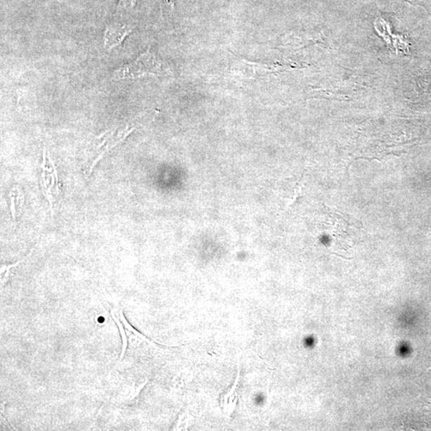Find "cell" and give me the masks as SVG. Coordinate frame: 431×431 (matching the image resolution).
Returning a JSON list of instances; mask_svg holds the SVG:
<instances>
[{
    "label": "cell",
    "mask_w": 431,
    "mask_h": 431,
    "mask_svg": "<svg viewBox=\"0 0 431 431\" xmlns=\"http://www.w3.org/2000/svg\"><path fill=\"white\" fill-rule=\"evenodd\" d=\"M169 75V67L150 46L133 62L114 70L111 78L115 80L135 79L146 76L160 77Z\"/></svg>",
    "instance_id": "obj_1"
},
{
    "label": "cell",
    "mask_w": 431,
    "mask_h": 431,
    "mask_svg": "<svg viewBox=\"0 0 431 431\" xmlns=\"http://www.w3.org/2000/svg\"><path fill=\"white\" fill-rule=\"evenodd\" d=\"M135 26L127 16L114 15L113 19L106 25L103 34V44L108 51L121 46L134 30Z\"/></svg>",
    "instance_id": "obj_2"
},
{
    "label": "cell",
    "mask_w": 431,
    "mask_h": 431,
    "mask_svg": "<svg viewBox=\"0 0 431 431\" xmlns=\"http://www.w3.org/2000/svg\"><path fill=\"white\" fill-rule=\"evenodd\" d=\"M137 4L138 0H119L115 15L127 16L132 13Z\"/></svg>",
    "instance_id": "obj_3"
},
{
    "label": "cell",
    "mask_w": 431,
    "mask_h": 431,
    "mask_svg": "<svg viewBox=\"0 0 431 431\" xmlns=\"http://www.w3.org/2000/svg\"><path fill=\"white\" fill-rule=\"evenodd\" d=\"M161 1L164 8L172 13L175 8L174 0H161Z\"/></svg>",
    "instance_id": "obj_4"
},
{
    "label": "cell",
    "mask_w": 431,
    "mask_h": 431,
    "mask_svg": "<svg viewBox=\"0 0 431 431\" xmlns=\"http://www.w3.org/2000/svg\"><path fill=\"white\" fill-rule=\"evenodd\" d=\"M11 216H13V220L15 221V198L11 197Z\"/></svg>",
    "instance_id": "obj_5"
},
{
    "label": "cell",
    "mask_w": 431,
    "mask_h": 431,
    "mask_svg": "<svg viewBox=\"0 0 431 431\" xmlns=\"http://www.w3.org/2000/svg\"><path fill=\"white\" fill-rule=\"evenodd\" d=\"M46 147H44V152H43V164H42V169L43 171H46Z\"/></svg>",
    "instance_id": "obj_6"
},
{
    "label": "cell",
    "mask_w": 431,
    "mask_h": 431,
    "mask_svg": "<svg viewBox=\"0 0 431 431\" xmlns=\"http://www.w3.org/2000/svg\"><path fill=\"white\" fill-rule=\"evenodd\" d=\"M51 184L49 188H52L55 186V175L51 174Z\"/></svg>",
    "instance_id": "obj_7"
},
{
    "label": "cell",
    "mask_w": 431,
    "mask_h": 431,
    "mask_svg": "<svg viewBox=\"0 0 431 431\" xmlns=\"http://www.w3.org/2000/svg\"><path fill=\"white\" fill-rule=\"evenodd\" d=\"M49 182H50V179H49H49H46V183H47V184H49Z\"/></svg>",
    "instance_id": "obj_8"
}]
</instances>
